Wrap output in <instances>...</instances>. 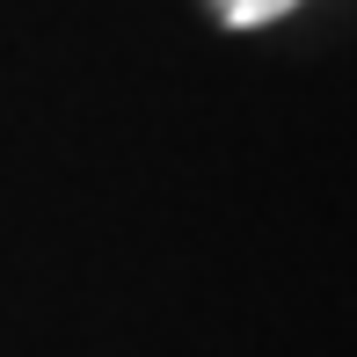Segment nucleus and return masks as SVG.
Masks as SVG:
<instances>
[{
    "label": "nucleus",
    "mask_w": 357,
    "mask_h": 357,
    "mask_svg": "<svg viewBox=\"0 0 357 357\" xmlns=\"http://www.w3.org/2000/svg\"><path fill=\"white\" fill-rule=\"evenodd\" d=\"M212 8H219L234 29H255V22H278V15H291L299 0H212Z\"/></svg>",
    "instance_id": "nucleus-1"
}]
</instances>
